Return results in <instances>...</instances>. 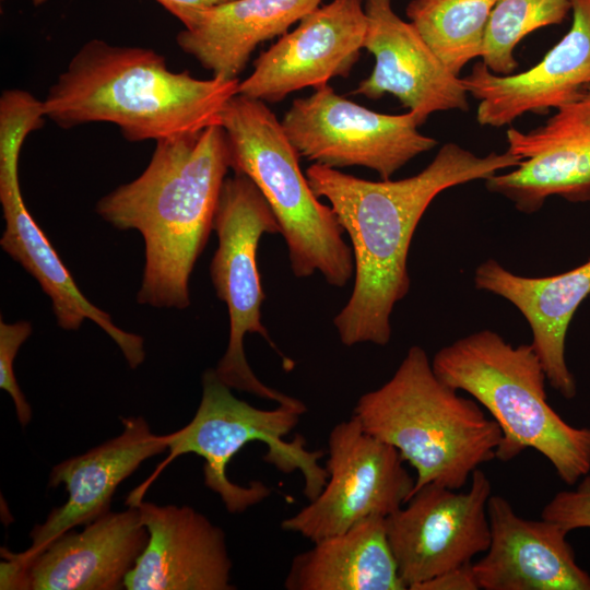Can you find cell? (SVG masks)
Wrapping results in <instances>:
<instances>
[{
  "instance_id": "1",
  "label": "cell",
  "mask_w": 590,
  "mask_h": 590,
  "mask_svg": "<svg viewBox=\"0 0 590 590\" xmlns=\"http://www.w3.org/2000/svg\"><path fill=\"white\" fill-rule=\"evenodd\" d=\"M521 161L508 151L480 157L450 142L422 172L399 180L371 181L316 163L306 169L311 190L330 202L353 247V291L333 319L344 345L390 341L393 307L410 291L412 237L430 202L448 188L486 180Z\"/></svg>"
},
{
  "instance_id": "2",
  "label": "cell",
  "mask_w": 590,
  "mask_h": 590,
  "mask_svg": "<svg viewBox=\"0 0 590 590\" xmlns=\"http://www.w3.org/2000/svg\"><path fill=\"white\" fill-rule=\"evenodd\" d=\"M228 168L225 130L213 125L157 141L142 174L98 200L101 217L143 236L139 304L178 309L190 305V274L213 229Z\"/></svg>"
},
{
  "instance_id": "3",
  "label": "cell",
  "mask_w": 590,
  "mask_h": 590,
  "mask_svg": "<svg viewBox=\"0 0 590 590\" xmlns=\"http://www.w3.org/2000/svg\"><path fill=\"white\" fill-rule=\"evenodd\" d=\"M239 80L172 71L153 49L86 42L43 99L46 118L63 129L117 126L131 142H155L221 125Z\"/></svg>"
},
{
  "instance_id": "4",
  "label": "cell",
  "mask_w": 590,
  "mask_h": 590,
  "mask_svg": "<svg viewBox=\"0 0 590 590\" xmlns=\"http://www.w3.org/2000/svg\"><path fill=\"white\" fill-rule=\"evenodd\" d=\"M353 415L415 470L412 495L432 483L461 489L480 465L496 459L502 440L497 423L445 384L418 345L387 382L361 396Z\"/></svg>"
},
{
  "instance_id": "5",
  "label": "cell",
  "mask_w": 590,
  "mask_h": 590,
  "mask_svg": "<svg viewBox=\"0 0 590 590\" xmlns=\"http://www.w3.org/2000/svg\"><path fill=\"white\" fill-rule=\"evenodd\" d=\"M435 374L469 393L502 430L496 459L508 462L534 449L574 486L590 472V428L568 424L548 403L546 374L531 344L514 346L484 329L441 347Z\"/></svg>"
},
{
  "instance_id": "6",
  "label": "cell",
  "mask_w": 590,
  "mask_h": 590,
  "mask_svg": "<svg viewBox=\"0 0 590 590\" xmlns=\"http://www.w3.org/2000/svg\"><path fill=\"white\" fill-rule=\"evenodd\" d=\"M234 173L247 176L272 210L296 278L320 272L343 287L354 272L351 248L331 206L321 203L299 167L281 120L262 101L236 94L221 120Z\"/></svg>"
},
{
  "instance_id": "7",
  "label": "cell",
  "mask_w": 590,
  "mask_h": 590,
  "mask_svg": "<svg viewBox=\"0 0 590 590\" xmlns=\"http://www.w3.org/2000/svg\"><path fill=\"white\" fill-rule=\"evenodd\" d=\"M304 414L279 404L272 410L258 409L235 397L231 388L208 369L202 376V398L191 421L180 429L164 435L169 453L128 496V506H138L160 473L177 457L194 453L204 459V484L219 494L227 511L243 512L267 497L271 489L260 481L247 486L233 483L226 475L229 460L251 441L267 445L264 461L282 473L299 471L304 476V494L315 499L322 491L328 473L319 464L323 451H310L304 437L285 440Z\"/></svg>"
},
{
  "instance_id": "8",
  "label": "cell",
  "mask_w": 590,
  "mask_h": 590,
  "mask_svg": "<svg viewBox=\"0 0 590 590\" xmlns=\"http://www.w3.org/2000/svg\"><path fill=\"white\" fill-rule=\"evenodd\" d=\"M213 229L219 247L210 264V275L216 296L226 304L229 315L228 345L214 370L231 389L305 413L304 402L266 386L257 378L244 351L245 335L258 333L279 352L261 322V305L266 295L257 266V248L263 234L282 233L268 202L247 176L235 173L233 177L225 178Z\"/></svg>"
},
{
  "instance_id": "9",
  "label": "cell",
  "mask_w": 590,
  "mask_h": 590,
  "mask_svg": "<svg viewBox=\"0 0 590 590\" xmlns=\"http://www.w3.org/2000/svg\"><path fill=\"white\" fill-rule=\"evenodd\" d=\"M43 102L23 90L0 97V202L5 228L3 250L32 274L50 297L57 323L78 330L85 319L101 327L119 346L131 368L145 358L143 338L123 331L78 288L49 239L28 212L19 181V158L26 137L45 121Z\"/></svg>"
},
{
  "instance_id": "10",
  "label": "cell",
  "mask_w": 590,
  "mask_h": 590,
  "mask_svg": "<svg viewBox=\"0 0 590 590\" xmlns=\"http://www.w3.org/2000/svg\"><path fill=\"white\" fill-rule=\"evenodd\" d=\"M299 156L341 168L363 166L384 180L437 141L418 131L417 116L376 113L323 85L292 102L281 119Z\"/></svg>"
},
{
  "instance_id": "11",
  "label": "cell",
  "mask_w": 590,
  "mask_h": 590,
  "mask_svg": "<svg viewBox=\"0 0 590 590\" xmlns=\"http://www.w3.org/2000/svg\"><path fill=\"white\" fill-rule=\"evenodd\" d=\"M391 445L371 436L352 415L328 437L327 482L319 495L284 519L285 531L311 542L374 516L387 517L411 497L415 479Z\"/></svg>"
},
{
  "instance_id": "12",
  "label": "cell",
  "mask_w": 590,
  "mask_h": 590,
  "mask_svg": "<svg viewBox=\"0 0 590 590\" xmlns=\"http://www.w3.org/2000/svg\"><path fill=\"white\" fill-rule=\"evenodd\" d=\"M470 481L467 492L427 484L386 517L388 542L406 589L420 590L488 548L492 483L480 468Z\"/></svg>"
},
{
  "instance_id": "13",
  "label": "cell",
  "mask_w": 590,
  "mask_h": 590,
  "mask_svg": "<svg viewBox=\"0 0 590 590\" xmlns=\"http://www.w3.org/2000/svg\"><path fill=\"white\" fill-rule=\"evenodd\" d=\"M148 540L137 506L108 511L83 531H68L28 558L2 552L8 560L1 563V589H123Z\"/></svg>"
},
{
  "instance_id": "14",
  "label": "cell",
  "mask_w": 590,
  "mask_h": 590,
  "mask_svg": "<svg viewBox=\"0 0 590 590\" xmlns=\"http://www.w3.org/2000/svg\"><path fill=\"white\" fill-rule=\"evenodd\" d=\"M365 0H332L306 14L253 61L238 94L279 103L305 87L346 78L357 62L367 31Z\"/></svg>"
},
{
  "instance_id": "15",
  "label": "cell",
  "mask_w": 590,
  "mask_h": 590,
  "mask_svg": "<svg viewBox=\"0 0 590 590\" xmlns=\"http://www.w3.org/2000/svg\"><path fill=\"white\" fill-rule=\"evenodd\" d=\"M507 142V151L522 161L514 170L486 179L489 191L526 213L541 209L551 196L590 200V85L543 126L528 132L509 128Z\"/></svg>"
},
{
  "instance_id": "16",
  "label": "cell",
  "mask_w": 590,
  "mask_h": 590,
  "mask_svg": "<svg viewBox=\"0 0 590 590\" xmlns=\"http://www.w3.org/2000/svg\"><path fill=\"white\" fill-rule=\"evenodd\" d=\"M364 49L375 58L371 73L352 94L379 99L396 96L424 123L437 111L467 110V90L416 27L393 10L392 0H365Z\"/></svg>"
},
{
  "instance_id": "17",
  "label": "cell",
  "mask_w": 590,
  "mask_h": 590,
  "mask_svg": "<svg viewBox=\"0 0 590 590\" xmlns=\"http://www.w3.org/2000/svg\"><path fill=\"white\" fill-rule=\"evenodd\" d=\"M573 22L543 59L520 73L499 75L483 62L461 78L479 101L476 120L500 128L526 113H546L582 95L590 85V0H571Z\"/></svg>"
},
{
  "instance_id": "18",
  "label": "cell",
  "mask_w": 590,
  "mask_h": 590,
  "mask_svg": "<svg viewBox=\"0 0 590 590\" xmlns=\"http://www.w3.org/2000/svg\"><path fill=\"white\" fill-rule=\"evenodd\" d=\"M145 548L125 579L128 590H232L224 531L190 506L142 500Z\"/></svg>"
},
{
  "instance_id": "19",
  "label": "cell",
  "mask_w": 590,
  "mask_h": 590,
  "mask_svg": "<svg viewBox=\"0 0 590 590\" xmlns=\"http://www.w3.org/2000/svg\"><path fill=\"white\" fill-rule=\"evenodd\" d=\"M489 546L472 569L482 590H590L560 524L520 517L500 495L487 503Z\"/></svg>"
},
{
  "instance_id": "20",
  "label": "cell",
  "mask_w": 590,
  "mask_h": 590,
  "mask_svg": "<svg viewBox=\"0 0 590 590\" xmlns=\"http://www.w3.org/2000/svg\"><path fill=\"white\" fill-rule=\"evenodd\" d=\"M121 423L123 430L119 436L52 468L48 486L63 483L68 499L32 529V544L25 552L14 554L17 558L35 555L74 527L110 511L118 485L143 461L168 449L164 435L154 434L145 418L126 417Z\"/></svg>"
},
{
  "instance_id": "21",
  "label": "cell",
  "mask_w": 590,
  "mask_h": 590,
  "mask_svg": "<svg viewBox=\"0 0 590 590\" xmlns=\"http://www.w3.org/2000/svg\"><path fill=\"white\" fill-rule=\"evenodd\" d=\"M474 284L507 299L522 314L547 381L564 398L573 399L577 386L566 363L565 341L574 314L590 296V260L560 274L531 278L487 259L476 268Z\"/></svg>"
},
{
  "instance_id": "22",
  "label": "cell",
  "mask_w": 590,
  "mask_h": 590,
  "mask_svg": "<svg viewBox=\"0 0 590 590\" xmlns=\"http://www.w3.org/2000/svg\"><path fill=\"white\" fill-rule=\"evenodd\" d=\"M322 0H232L201 11L176 36L213 76L238 80L263 42L282 36Z\"/></svg>"
},
{
  "instance_id": "23",
  "label": "cell",
  "mask_w": 590,
  "mask_h": 590,
  "mask_svg": "<svg viewBox=\"0 0 590 590\" xmlns=\"http://www.w3.org/2000/svg\"><path fill=\"white\" fill-rule=\"evenodd\" d=\"M297 554L287 590H405L390 548L386 517L366 518Z\"/></svg>"
},
{
  "instance_id": "24",
  "label": "cell",
  "mask_w": 590,
  "mask_h": 590,
  "mask_svg": "<svg viewBox=\"0 0 590 590\" xmlns=\"http://www.w3.org/2000/svg\"><path fill=\"white\" fill-rule=\"evenodd\" d=\"M497 0H411L406 16L447 68L459 76L481 57L485 31Z\"/></svg>"
},
{
  "instance_id": "25",
  "label": "cell",
  "mask_w": 590,
  "mask_h": 590,
  "mask_svg": "<svg viewBox=\"0 0 590 590\" xmlns=\"http://www.w3.org/2000/svg\"><path fill=\"white\" fill-rule=\"evenodd\" d=\"M571 0H497L485 31L482 62L494 73L511 74L518 67L517 45L530 33L560 24Z\"/></svg>"
},
{
  "instance_id": "26",
  "label": "cell",
  "mask_w": 590,
  "mask_h": 590,
  "mask_svg": "<svg viewBox=\"0 0 590 590\" xmlns=\"http://www.w3.org/2000/svg\"><path fill=\"white\" fill-rule=\"evenodd\" d=\"M31 334L32 326L27 321H0V388L11 396L22 427L31 422L32 408L17 384L13 364L19 349Z\"/></svg>"
},
{
  "instance_id": "27",
  "label": "cell",
  "mask_w": 590,
  "mask_h": 590,
  "mask_svg": "<svg viewBox=\"0 0 590 590\" xmlns=\"http://www.w3.org/2000/svg\"><path fill=\"white\" fill-rule=\"evenodd\" d=\"M541 518L560 524L568 532L590 528V475L581 477L574 489L557 492L543 507Z\"/></svg>"
},
{
  "instance_id": "28",
  "label": "cell",
  "mask_w": 590,
  "mask_h": 590,
  "mask_svg": "<svg viewBox=\"0 0 590 590\" xmlns=\"http://www.w3.org/2000/svg\"><path fill=\"white\" fill-rule=\"evenodd\" d=\"M420 590H479V586L471 563L432 579Z\"/></svg>"
},
{
  "instance_id": "29",
  "label": "cell",
  "mask_w": 590,
  "mask_h": 590,
  "mask_svg": "<svg viewBox=\"0 0 590 590\" xmlns=\"http://www.w3.org/2000/svg\"><path fill=\"white\" fill-rule=\"evenodd\" d=\"M169 13L176 16L187 27L193 19L206 9L226 3L232 0H156Z\"/></svg>"
},
{
  "instance_id": "30",
  "label": "cell",
  "mask_w": 590,
  "mask_h": 590,
  "mask_svg": "<svg viewBox=\"0 0 590 590\" xmlns=\"http://www.w3.org/2000/svg\"><path fill=\"white\" fill-rule=\"evenodd\" d=\"M32 1L34 5L38 7V5L44 4L47 0H32Z\"/></svg>"
},
{
  "instance_id": "31",
  "label": "cell",
  "mask_w": 590,
  "mask_h": 590,
  "mask_svg": "<svg viewBox=\"0 0 590 590\" xmlns=\"http://www.w3.org/2000/svg\"><path fill=\"white\" fill-rule=\"evenodd\" d=\"M590 297V296H589Z\"/></svg>"
}]
</instances>
